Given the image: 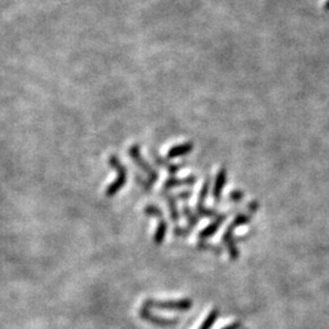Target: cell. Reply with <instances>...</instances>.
I'll return each mask as SVG.
<instances>
[{
	"label": "cell",
	"instance_id": "1",
	"mask_svg": "<svg viewBox=\"0 0 329 329\" xmlns=\"http://www.w3.org/2000/svg\"><path fill=\"white\" fill-rule=\"evenodd\" d=\"M109 165L110 167H112L114 170L117 171V178H116V181L112 182V183L107 187L106 190H105V196L112 197L127 183V167L120 161V159H118L116 155H111V156L109 157Z\"/></svg>",
	"mask_w": 329,
	"mask_h": 329
},
{
	"label": "cell",
	"instance_id": "2",
	"mask_svg": "<svg viewBox=\"0 0 329 329\" xmlns=\"http://www.w3.org/2000/svg\"><path fill=\"white\" fill-rule=\"evenodd\" d=\"M143 306L148 309L166 310V311H189L193 306V301L190 299L181 300H155L146 299L143 302Z\"/></svg>",
	"mask_w": 329,
	"mask_h": 329
},
{
	"label": "cell",
	"instance_id": "3",
	"mask_svg": "<svg viewBox=\"0 0 329 329\" xmlns=\"http://www.w3.org/2000/svg\"><path fill=\"white\" fill-rule=\"evenodd\" d=\"M128 154H130L131 159L133 160L134 164L138 166V167L141 168V170L143 171L146 176H148L149 181L151 182V183H155V182L159 180V173L154 170V167H152V166L150 165L145 159H144L143 155H141V146L132 145L130 150H128Z\"/></svg>",
	"mask_w": 329,
	"mask_h": 329
},
{
	"label": "cell",
	"instance_id": "4",
	"mask_svg": "<svg viewBox=\"0 0 329 329\" xmlns=\"http://www.w3.org/2000/svg\"><path fill=\"white\" fill-rule=\"evenodd\" d=\"M139 316L141 317V320L146 321L148 323L155 326H161V327H170V326H175L178 323L177 318H165L161 316H157L155 313L150 311L148 307L143 306L139 310Z\"/></svg>",
	"mask_w": 329,
	"mask_h": 329
},
{
	"label": "cell",
	"instance_id": "5",
	"mask_svg": "<svg viewBox=\"0 0 329 329\" xmlns=\"http://www.w3.org/2000/svg\"><path fill=\"white\" fill-rule=\"evenodd\" d=\"M210 184H211V181L207 177L206 180H205L204 184H202L201 189H200L199 197H197L196 212L199 214V216H202V217H212V216H216V211L214 209H207V207L205 206V200H206L207 194H209Z\"/></svg>",
	"mask_w": 329,
	"mask_h": 329
},
{
	"label": "cell",
	"instance_id": "6",
	"mask_svg": "<svg viewBox=\"0 0 329 329\" xmlns=\"http://www.w3.org/2000/svg\"><path fill=\"white\" fill-rule=\"evenodd\" d=\"M226 183H227V170H226V167H221L218 170L217 175H216L214 188H212V196H214L215 201H220L221 200Z\"/></svg>",
	"mask_w": 329,
	"mask_h": 329
},
{
	"label": "cell",
	"instance_id": "7",
	"mask_svg": "<svg viewBox=\"0 0 329 329\" xmlns=\"http://www.w3.org/2000/svg\"><path fill=\"white\" fill-rule=\"evenodd\" d=\"M149 154H150V156H151V159L154 160L155 164L159 165L160 167H165L166 170H167V172L171 173V175H176V173H177L181 168H183L184 166L187 165V164H171V162H167V160L162 159V157L152 149L150 150Z\"/></svg>",
	"mask_w": 329,
	"mask_h": 329
},
{
	"label": "cell",
	"instance_id": "8",
	"mask_svg": "<svg viewBox=\"0 0 329 329\" xmlns=\"http://www.w3.org/2000/svg\"><path fill=\"white\" fill-rule=\"evenodd\" d=\"M234 230H235V228H234L233 226H230V227L227 228V231L223 233V236H222V241L225 243L226 247H227L232 260H236L239 256V251H238V249H236V245H235V243H234V238H233Z\"/></svg>",
	"mask_w": 329,
	"mask_h": 329
},
{
	"label": "cell",
	"instance_id": "9",
	"mask_svg": "<svg viewBox=\"0 0 329 329\" xmlns=\"http://www.w3.org/2000/svg\"><path fill=\"white\" fill-rule=\"evenodd\" d=\"M226 218H227V216H226V215L217 216V218H216L215 221H212V222L210 223L209 226H206L204 230L200 232V233H199V240H206V239L211 238V236L214 235L216 232L218 231L220 226L222 225L223 222H225Z\"/></svg>",
	"mask_w": 329,
	"mask_h": 329
},
{
	"label": "cell",
	"instance_id": "10",
	"mask_svg": "<svg viewBox=\"0 0 329 329\" xmlns=\"http://www.w3.org/2000/svg\"><path fill=\"white\" fill-rule=\"evenodd\" d=\"M196 183V177L195 176H189L187 178H177V177H170L168 180L165 181L164 183V189L165 191L171 190L172 188L181 186H193Z\"/></svg>",
	"mask_w": 329,
	"mask_h": 329
},
{
	"label": "cell",
	"instance_id": "11",
	"mask_svg": "<svg viewBox=\"0 0 329 329\" xmlns=\"http://www.w3.org/2000/svg\"><path fill=\"white\" fill-rule=\"evenodd\" d=\"M194 144L190 141H187V143L178 144V145L172 146L167 151V159H175V157L184 156V155L189 154V152L193 151Z\"/></svg>",
	"mask_w": 329,
	"mask_h": 329
},
{
	"label": "cell",
	"instance_id": "12",
	"mask_svg": "<svg viewBox=\"0 0 329 329\" xmlns=\"http://www.w3.org/2000/svg\"><path fill=\"white\" fill-rule=\"evenodd\" d=\"M162 195L165 196L166 202L168 205V210H170V216H171V221L175 223H177L180 221V211H178L177 207V201L178 200L176 199L175 194H168V193H162Z\"/></svg>",
	"mask_w": 329,
	"mask_h": 329
},
{
	"label": "cell",
	"instance_id": "13",
	"mask_svg": "<svg viewBox=\"0 0 329 329\" xmlns=\"http://www.w3.org/2000/svg\"><path fill=\"white\" fill-rule=\"evenodd\" d=\"M167 222H166L165 216L164 217L159 218V223H157L156 231H155L154 236H152V241H154L155 245H161L165 241L166 234H167Z\"/></svg>",
	"mask_w": 329,
	"mask_h": 329
},
{
	"label": "cell",
	"instance_id": "14",
	"mask_svg": "<svg viewBox=\"0 0 329 329\" xmlns=\"http://www.w3.org/2000/svg\"><path fill=\"white\" fill-rule=\"evenodd\" d=\"M183 215L187 218V222H188V227L193 228L199 223V217L194 214L193 210L188 206L187 204L183 205Z\"/></svg>",
	"mask_w": 329,
	"mask_h": 329
},
{
	"label": "cell",
	"instance_id": "15",
	"mask_svg": "<svg viewBox=\"0 0 329 329\" xmlns=\"http://www.w3.org/2000/svg\"><path fill=\"white\" fill-rule=\"evenodd\" d=\"M218 315H220V312H218L217 309L212 310V311L207 315V317L205 318L204 322L201 323V326H200L199 329H211L212 326L215 325L216 321H217Z\"/></svg>",
	"mask_w": 329,
	"mask_h": 329
},
{
	"label": "cell",
	"instance_id": "16",
	"mask_svg": "<svg viewBox=\"0 0 329 329\" xmlns=\"http://www.w3.org/2000/svg\"><path fill=\"white\" fill-rule=\"evenodd\" d=\"M144 214L149 216V217H164V212H162V210L160 209L159 206H156V205H148V206L144 209Z\"/></svg>",
	"mask_w": 329,
	"mask_h": 329
},
{
	"label": "cell",
	"instance_id": "17",
	"mask_svg": "<svg viewBox=\"0 0 329 329\" xmlns=\"http://www.w3.org/2000/svg\"><path fill=\"white\" fill-rule=\"evenodd\" d=\"M249 222H250L249 216L241 214V215H238L235 218H234L233 222H232L231 226H233L234 228H236V227H240V226L246 225V223H249Z\"/></svg>",
	"mask_w": 329,
	"mask_h": 329
},
{
	"label": "cell",
	"instance_id": "18",
	"mask_svg": "<svg viewBox=\"0 0 329 329\" xmlns=\"http://www.w3.org/2000/svg\"><path fill=\"white\" fill-rule=\"evenodd\" d=\"M134 178H136V182L137 183L139 184V186L141 187V188L144 189V190H146V191H150L151 190V188H152V183L151 182H150L149 180L146 181V180H143V178L141 177V176L138 175V173H137V175H134Z\"/></svg>",
	"mask_w": 329,
	"mask_h": 329
},
{
	"label": "cell",
	"instance_id": "19",
	"mask_svg": "<svg viewBox=\"0 0 329 329\" xmlns=\"http://www.w3.org/2000/svg\"><path fill=\"white\" fill-rule=\"evenodd\" d=\"M190 232H191L190 227H187V228L176 227V228H173V234H175L176 236H186V235H188Z\"/></svg>",
	"mask_w": 329,
	"mask_h": 329
},
{
	"label": "cell",
	"instance_id": "20",
	"mask_svg": "<svg viewBox=\"0 0 329 329\" xmlns=\"http://www.w3.org/2000/svg\"><path fill=\"white\" fill-rule=\"evenodd\" d=\"M176 199L177 200H184V201H187V200L189 199V197L191 196V191H182V193H178V194H175Z\"/></svg>",
	"mask_w": 329,
	"mask_h": 329
},
{
	"label": "cell",
	"instance_id": "21",
	"mask_svg": "<svg viewBox=\"0 0 329 329\" xmlns=\"http://www.w3.org/2000/svg\"><path fill=\"white\" fill-rule=\"evenodd\" d=\"M230 196H231V199H233V200H240L241 197H243V193L239 190H234L233 193H231Z\"/></svg>",
	"mask_w": 329,
	"mask_h": 329
},
{
	"label": "cell",
	"instance_id": "22",
	"mask_svg": "<svg viewBox=\"0 0 329 329\" xmlns=\"http://www.w3.org/2000/svg\"><path fill=\"white\" fill-rule=\"evenodd\" d=\"M241 325L239 322H233L231 325H227L226 327H223L222 329H240Z\"/></svg>",
	"mask_w": 329,
	"mask_h": 329
},
{
	"label": "cell",
	"instance_id": "23",
	"mask_svg": "<svg viewBox=\"0 0 329 329\" xmlns=\"http://www.w3.org/2000/svg\"><path fill=\"white\" fill-rule=\"evenodd\" d=\"M325 9L326 10H329V0H327V1L325 2Z\"/></svg>",
	"mask_w": 329,
	"mask_h": 329
}]
</instances>
